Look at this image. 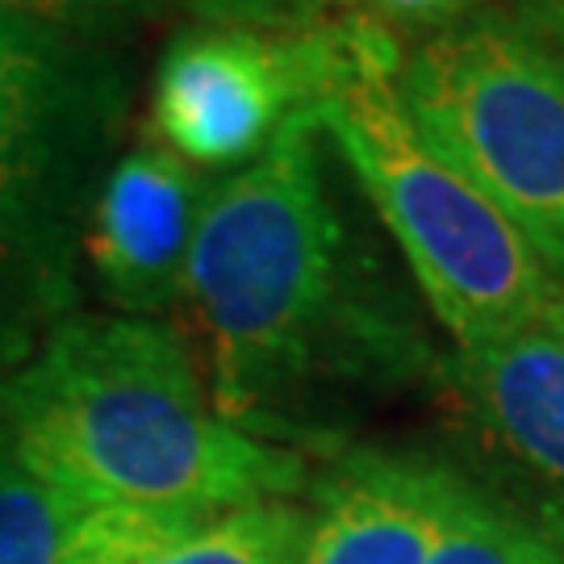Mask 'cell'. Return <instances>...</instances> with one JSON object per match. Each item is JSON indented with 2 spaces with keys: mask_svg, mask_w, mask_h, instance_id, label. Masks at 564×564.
Listing matches in <instances>:
<instances>
[{
  "mask_svg": "<svg viewBox=\"0 0 564 564\" xmlns=\"http://www.w3.org/2000/svg\"><path fill=\"white\" fill-rule=\"evenodd\" d=\"M326 151L305 113L214 184L184 272L209 398L268 444L305 435L318 405L343 393L410 381L426 356L343 218Z\"/></svg>",
  "mask_w": 564,
  "mask_h": 564,
  "instance_id": "1",
  "label": "cell"
},
{
  "mask_svg": "<svg viewBox=\"0 0 564 564\" xmlns=\"http://www.w3.org/2000/svg\"><path fill=\"white\" fill-rule=\"evenodd\" d=\"M0 444L76 514H223L293 498L305 460L226 423L188 343L155 318L72 314L0 372Z\"/></svg>",
  "mask_w": 564,
  "mask_h": 564,
  "instance_id": "2",
  "label": "cell"
},
{
  "mask_svg": "<svg viewBox=\"0 0 564 564\" xmlns=\"http://www.w3.org/2000/svg\"><path fill=\"white\" fill-rule=\"evenodd\" d=\"M402 59L398 42L377 51L330 88L314 118L402 251L435 323L456 347H477L535 318L564 284L410 118L398 93Z\"/></svg>",
  "mask_w": 564,
  "mask_h": 564,
  "instance_id": "3",
  "label": "cell"
},
{
  "mask_svg": "<svg viewBox=\"0 0 564 564\" xmlns=\"http://www.w3.org/2000/svg\"><path fill=\"white\" fill-rule=\"evenodd\" d=\"M410 118L564 284V13L473 9L402 59Z\"/></svg>",
  "mask_w": 564,
  "mask_h": 564,
  "instance_id": "4",
  "label": "cell"
},
{
  "mask_svg": "<svg viewBox=\"0 0 564 564\" xmlns=\"http://www.w3.org/2000/svg\"><path fill=\"white\" fill-rule=\"evenodd\" d=\"M126 113V80L0 93V372L76 310L88 214Z\"/></svg>",
  "mask_w": 564,
  "mask_h": 564,
  "instance_id": "5",
  "label": "cell"
},
{
  "mask_svg": "<svg viewBox=\"0 0 564 564\" xmlns=\"http://www.w3.org/2000/svg\"><path fill=\"white\" fill-rule=\"evenodd\" d=\"M393 42V30L368 13L302 34L188 25L163 46L155 67V142L197 172L230 176Z\"/></svg>",
  "mask_w": 564,
  "mask_h": 564,
  "instance_id": "6",
  "label": "cell"
},
{
  "mask_svg": "<svg viewBox=\"0 0 564 564\" xmlns=\"http://www.w3.org/2000/svg\"><path fill=\"white\" fill-rule=\"evenodd\" d=\"M452 384L527 498L531 527L564 552V293L498 339L456 347Z\"/></svg>",
  "mask_w": 564,
  "mask_h": 564,
  "instance_id": "7",
  "label": "cell"
},
{
  "mask_svg": "<svg viewBox=\"0 0 564 564\" xmlns=\"http://www.w3.org/2000/svg\"><path fill=\"white\" fill-rule=\"evenodd\" d=\"M214 184L163 142H134L109 163L84 230V260L121 318L172 314Z\"/></svg>",
  "mask_w": 564,
  "mask_h": 564,
  "instance_id": "8",
  "label": "cell"
},
{
  "mask_svg": "<svg viewBox=\"0 0 564 564\" xmlns=\"http://www.w3.org/2000/svg\"><path fill=\"white\" fill-rule=\"evenodd\" d=\"M460 485L444 464L347 452L314 481L302 564H426Z\"/></svg>",
  "mask_w": 564,
  "mask_h": 564,
  "instance_id": "9",
  "label": "cell"
},
{
  "mask_svg": "<svg viewBox=\"0 0 564 564\" xmlns=\"http://www.w3.org/2000/svg\"><path fill=\"white\" fill-rule=\"evenodd\" d=\"M305 506L247 502L223 514L105 506L67 527L63 564H302Z\"/></svg>",
  "mask_w": 564,
  "mask_h": 564,
  "instance_id": "10",
  "label": "cell"
},
{
  "mask_svg": "<svg viewBox=\"0 0 564 564\" xmlns=\"http://www.w3.org/2000/svg\"><path fill=\"white\" fill-rule=\"evenodd\" d=\"M113 51L0 4V93H76L118 84Z\"/></svg>",
  "mask_w": 564,
  "mask_h": 564,
  "instance_id": "11",
  "label": "cell"
},
{
  "mask_svg": "<svg viewBox=\"0 0 564 564\" xmlns=\"http://www.w3.org/2000/svg\"><path fill=\"white\" fill-rule=\"evenodd\" d=\"M426 564H564V556L531 519L464 481Z\"/></svg>",
  "mask_w": 564,
  "mask_h": 564,
  "instance_id": "12",
  "label": "cell"
},
{
  "mask_svg": "<svg viewBox=\"0 0 564 564\" xmlns=\"http://www.w3.org/2000/svg\"><path fill=\"white\" fill-rule=\"evenodd\" d=\"M76 510L0 444V564H63Z\"/></svg>",
  "mask_w": 564,
  "mask_h": 564,
  "instance_id": "13",
  "label": "cell"
},
{
  "mask_svg": "<svg viewBox=\"0 0 564 564\" xmlns=\"http://www.w3.org/2000/svg\"><path fill=\"white\" fill-rule=\"evenodd\" d=\"M202 25H235V30H326L351 18H364L360 0H181ZM372 18V13H368Z\"/></svg>",
  "mask_w": 564,
  "mask_h": 564,
  "instance_id": "14",
  "label": "cell"
},
{
  "mask_svg": "<svg viewBox=\"0 0 564 564\" xmlns=\"http://www.w3.org/2000/svg\"><path fill=\"white\" fill-rule=\"evenodd\" d=\"M0 4L18 9L25 18L46 21V25H59V30L76 34V39L109 46L121 30H130L142 18H151L160 0H0Z\"/></svg>",
  "mask_w": 564,
  "mask_h": 564,
  "instance_id": "15",
  "label": "cell"
},
{
  "mask_svg": "<svg viewBox=\"0 0 564 564\" xmlns=\"http://www.w3.org/2000/svg\"><path fill=\"white\" fill-rule=\"evenodd\" d=\"M360 4L389 30L410 25V30H431V34H440L468 18L473 9H481V0H360Z\"/></svg>",
  "mask_w": 564,
  "mask_h": 564,
  "instance_id": "16",
  "label": "cell"
},
{
  "mask_svg": "<svg viewBox=\"0 0 564 564\" xmlns=\"http://www.w3.org/2000/svg\"><path fill=\"white\" fill-rule=\"evenodd\" d=\"M556 9H561V13H564V0H556Z\"/></svg>",
  "mask_w": 564,
  "mask_h": 564,
  "instance_id": "17",
  "label": "cell"
}]
</instances>
